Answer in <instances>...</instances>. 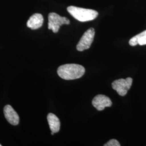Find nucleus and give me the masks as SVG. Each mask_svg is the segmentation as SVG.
<instances>
[{
  "label": "nucleus",
  "mask_w": 146,
  "mask_h": 146,
  "mask_svg": "<svg viewBox=\"0 0 146 146\" xmlns=\"http://www.w3.org/2000/svg\"><path fill=\"white\" fill-rule=\"evenodd\" d=\"M92 104L99 111L104 110L106 107H110L112 105V102L108 96L104 95H98L94 97Z\"/></svg>",
  "instance_id": "nucleus-6"
},
{
  "label": "nucleus",
  "mask_w": 146,
  "mask_h": 146,
  "mask_svg": "<svg viewBox=\"0 0 146 146\" xmlns=\"http://www.w3.org/2000/svg\"><path fill=\"white\" fill-rule=\"evenodd\" d=\"M57 72L61 78L71 80L81 78L85 73V69L78 64H66L60 66Z\"/></svg>",
  "instance_id": "nucleus-1"
},
{
  "label": "nucleus",
  "mask_w": 146,
  "mask_h": 146,
  "mask_svg": "<svg viewBox=\"0 0 146 146\" xmlns=\"http://www.w3.org/2000/svg\"><path fill=\"white\" fill-rule=\"evenodd\" d=\"M68 13L73 17L80 22L92 21L98 16V12L93 9H85L75 6H69L67 8Z\"/></svg>",
  "instance_id": "nucleus-2"
},
{
  "label": "nucleus",
  "mask_w": 146,
  "mask_h": 146,
  "mask_svg": "<svg viewBox=\"0 0 146 146\" xmlns=\"http://www.w3.org/2000/svg\"><path fill=\"white\" fill-rule=\"evenodd\" d=\"M129 44L131 46H135L137 44L140 46L146 45V30L133 37L129 40Z\"/></svg>",
  "instance_id": "nucleus-10"
},
{
  "label": "nucleus",
  "mask_w": 146,
  "mask_h": 146,
  "mask_svg": "<svg viewBox=\"0 0 146 146\" xmlns=\"http://www.w3.org/2000/svg\"><path fill=\"white\" fill-rule=\"evenodd\" d=\"M51 134H52V135H54V133H53V132H52H52H51Z\"/></svg>",
  "instance_id": "nucleus-12"
},
{
  "label": "nucleus",
  "mask_w": 146,
  "mask_h": 146,
  "mask_svg": "<svg viewBox=\"0 0 146 146\" xmlns=\"http://www.w3.org/2000/svg\"><path fill=\"white\" fill-rule=\"evenodd\" d=\"M43 17L39 13H36L31 16L27 21V26L32 30H35L41 27L43 23Z\"/></svg>",
  "instance_id": "nucleus-8"
},
{
  "label": "nucleus",
  "mask_w": 146,
  "mask_h": 146,
  "mask_svg": "<svg viewBox=\"0 0 146 146\" xmlns=\"http://www.w3.org/2000/svg\"><path fill=\"white\" fill-rule=\"evenodd\" d=\"M4 114L7 121L12 125H17L19 123V116L15 110L10 105H6L3 110Z\"/></svg>",
  "instance_id": "nucleus-7"
},
{
  "label": "nucleus",
  "mask_w": 146,
  "mask_h": 146,
  "mask_svg": "<svg viewBox=\"0 0 146 146\" xmlns=\"http://www.w3.org/2000/svg\"><path fill=\"white\" fill-rule=\"evenodd\" d=\"M132 83L133 79L131 78L125 79L120 78L113 81L111 86L113 89L116 90L119 95L124 96L131 88Z\"/></svg>",
  "instance_id": "nucleus-4"
},
{
  "label": "nucleus",
  "mask_w": 146,
  "mask_h": 146,
  "mask_svg": "<svg viewBox=\"0 0 146 146\" xmlns=\"http://www.w3.org/2000/svg\"><path fill=\"white\" fill-rule=\"evenodd\" d=\"M70 21L66 17H62L55 13H50L48 15V29L53 33H58L63 25H69Z\"/></svg>",
  "instance_id": "nucleus-3"
},
{
  "label": "nucleus",
  "mask_w": 146,
  "mask_h": 146,
  "mask_svg": "<svg viewBox=\"0 0 146 146\" xmlns=\"http://www.w3.org/2000/svg\"><path fill=\"white\" fill-rule=\"evenodd\" d=\"M121 145L119 141L115 139H111L110 140L105 143L104 146H120Z\"/></svg>",
  "instance_id": "nucleus-11"
},
{
  "label": "nucleus",
  "mask_w": 146,
  "mask_h": 146,
  "mask_svg": "<svg viewBox=\"0 0 146 146\" xmlns=\"http://www.w3.org/2000/svg\"><path fill=\"white\" fill-rule=\"evenodd\" d=\"M2 146V145H1V144H0V146Z\"/></svg>",
  "instance_id": "nucleus-13"
},
{
  "label": "nucleus",
  "mask_w": 146,
  "mask_h": 146,
  "mask_svg": "<svg viewBox=\"0 0 146 146\" xmlns=\"http://www.w3.org/2000/svg\"><path fill=\"white\" fill-rule=\"evenodd\" d=\"M95 33V30L93 28H89L84 33L76 46V49L78 51L82 52L88 49L93 42Z\"/></svg>",
  "instance_id": "nucleus-5"
},
{
  "label": "nucleus",
  "mask_w": 146,
  "mask_h": 146,
  "mask_svg": "<svg viewBox=\"0 0 146 146\" xmlns=\"http://www.w3.org/2000/svg\"><path fill=\"white\" fill-rule=\"evenodd\" d=\"M47 120L51 131L54 133L58 132L61 124L58 117L52 113H49L47 116Z\"/></svg>",
  "instance_id": "nucleus-9"
}]
</instances>
